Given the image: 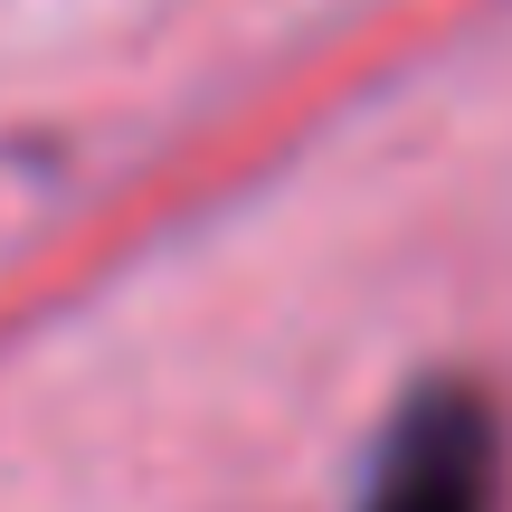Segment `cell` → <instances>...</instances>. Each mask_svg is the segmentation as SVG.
Masks as SVG:
<instances>
[{
	"mask_svg": "<svg viewBox=\"0 0 512 512\" xmlns=\"http://www.w3.org/2000/svg\"><path fill=\"white\" fill-rule=\"evenodd\" d=\"M494 503V418L475 389H427L399 418L361 512H484Z\"/></svg>",
	"mask_w": 512,
	"mask_h": 512,
	"instance_id": "obj_1",
	"label": "cell"
}]
</instances>
